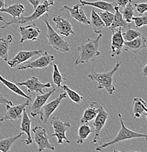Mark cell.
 <instances>
[{
    "mask_svg": "<svg viewBox=\"0 0 147 152\" xmlns=\"http://www.w3.org/2000/svg\"><path fill=\"white\" fill-rule=\"evenodd\" d=\"M89 107L86 108L83 112V115L80 120V124H87L94 119L99 111V108L100 104L94 101H90L88 102Z\"/></svg>",
    "mask_w": 147,
    "mask_h": 152,
    "instance_id": "obj_22",
    "label": "cell"
},
{
    "mask_svg": "<svg viewBox=\"0 0 147 152\" xmlns=\"http://www.w3.org/2000/svg\"><path fill=\"white\" fill-rule=\"evenodd\" d=\"M93 132V129L90 127L87 124H81L78 129V137H77V143L82 144L88 137L91 133Z\"/></svg>",
    "mask_w": 147,
    "mask_h": 152,
    "instance_id": "obj_30",
    "label": "cell"
},
{
    "mask_svg": "<svg viewBox=\"0 0 147 152\" xmlns=\"http://www.w3.org/2000/svg\"><path fill=\"white\" fill-rule=\"evenodd\" d=\"M27 1L29 4H31V6H32L34 10H35L36 7H37V6L40 4L41 0H27Z\"/></svg>",
    "mask_w": 147,
    "mask_h": 152,
    "instance_id": "obj_40",
    "label": "cell"
},
{
    "mask_svg": "<svg viewBox=\"0 0 147 152\" xmlns=\"http://www.w3.org/2000/svg\"><path fill=\"white\" fill-rule=\"evenodd\" d=\"M12 41V36L11 34H8L6 39L0 40V58L4 61H7L8 58L9 50Z\"/></svg>",
    "mask_w": 147,
    "mask_h": 152,
    "instance_id": "obj_28",
    "label": "cell"
},
{
    "mask_svg": "<svg viewBox=\"0 0 147 152\" xmlns=\"http://www.w3.org/2000/svg\"><path fill=\"white\" fill-rule=\"evenodd\" d=\"M121 29L122 28L121 27H118L112 31L113 35L111 37V43H110V50H111L110 56L111 57L118 56L121 54V50H122L124 40L122 37Z\"/></svg>",
    "mask_w": 147,
    "mask_h": 152,
    "instance_id": "obj_14",
    "label": "cell"
},
{
    "mask_svg": "<svg viewBox=\"0 0 147 152\" xmlns=\"http://www.w3.org/2000/svg\"><path fill=\"white\" fill-rule=\"evenodd\" d=\"M98 15L102 19V22L105 24V26L109 28L111 25L112 21H113V17H114V13L109 11H104V12H97Z\"/></svg>",
    "mask_w": 147,
    "mask_h": 152,
    "instance_id": "obj_34",
    "label": "cell"
},
{
    "mask_svg": "<svg viewBox=\"0 0 147 152\" xmlns=\"http://www.w3.org/2000/svg\"><path fill=\"white\" fill-rule=\"evenodd\" d=\"M132 5H133L134 8L136 9V10L140 14V15L146 13V12L147 10L146 2L137 3V2H135V1H132Z\"/></svg>",
    "mask_w": 147,
    "mask_h": 152,
    "instance_id": "obj_37",
    "label": "cell"
},
{
    "mask_svg": "<svg viewBox=\"0 0 147 152\" xmlns=\"http://www.w3.org/2000/svg\"><path fill=\"white\" fill-rule=\"evenodd\" d=\"M52 20L55 23L56 27L61 35L64 36V37H69L71 34L75 35L71 23L67 19L64 18L62 15H56L53 17Z\"/></svg>",
    "mask_w": 147,
    "mask_h": 152,
    "instance_id": "obj_18",
    "label": "cell"
},
{
    "mask_svg": "<svg viewBox=\"0 0 147 152\" xmlns=\"http://www.w3.org/2000/svg\"><path fill=\"white\" fill-rule=\"evenodd\" d=\"M50 6L48 5L45 2H43L42 4H39L35 10H34V12L29 15V16H20L19 18H12L10 21H6L2 17H0V20H2L4 23V26H1V28H4L7 26H10L12 24H22V23H29V22H34V20H38L42 16L43 14L48 13V12H50Z\"/></svg>",
    "mask_w": 147,
    "mask_h": 152,
    "instance_id": "obj_5",
    "label": "cell"
},
{
    "mask_svg": "<svg viewBox=\"0 0 147 152\" xmlns=\"http://www.w3.org/2000/svg\"><path fill=\"white\" fill-rule=\"evenodd\" d=\"M55 59L54 56L50 55L48 51H45L39 58L31 61H25L24 64L18 66V70H24L27 69H45L52 64V61Z\"/></svg>",
    "mask_w": 147,
    "mask_h": 152,
    "instance_id": "obj_7",
    "label": "cell"
},
{
    "mask_svg": "<svg viewBox=\"0 0 147 152\" xmlns=\"http://www.w3.org/2000/svg\"><path fill=\"white\" fill-rule=\"evenodd\" d=\"M18 31L20 34V43H23L24 41L26 40H37L41 32L40 29L37 28L34 23H32L31 25L20 26L18 28Z\"/></svg>",
    "mask_w": 147,
    "mask_h": 152,
    "instance_id": "obj_15",
    "label": "cell"
},
{
    "mask_svg": "<svg viewBox=\"0 0 147 152\" xmlns=\"http://www.w3.org/2000/svg\"><path fill=\"white\" fill-rule=\"evenodd\" d=\"M132 20V21H134L135 26L137 28L141 27L143 26H146L147 24V16L145 13L142 14L140 16H133Z\"/></svg>",
    "mask_w": 147,
    "mask_h": 152,
    "instance_id": "obj_36",
    "label": "cell"
},
{
    "mask_svg": "<svg viewBox=\"0 0 147 152\" xmlns=\"http://www.w3.org/2000/svg\"><path fill=\"white\" fill-rule=\"evenodd\" d=\"M91 20H90V26H91L96 34H100L105 27V24L102 22V19L98 15L97 12L94 9L91 11Z\"/></svg>",
    "mask_w": 147,
    "mask_h": 152,
    "instance_id": "obj_26",
    "label": "cell"
},
{
    "mask_svg": "<svg viewBox=\"0 0 147 152\" xmlns=\"http://www.w3.org/2000/svg\"><path fill=\"white\" fill-rule=\"evenodd\" d=\"M18 86H25L27 88L28 92H36L39 93V94H43V88H48L52 87V84L50 83H42L39 81V80L37 77H29L25 81L18 82Z\"/></svg>",
    "mask_w": 147,
    "mask_h": 152,
    "instance_id": "obj_12",
    "label": "cell"
},
{
    "mask_svg": "<svg viewBox=\"0 0 147 152\" xmlns=\"http://www.w3.org/2000/svg\"><path fill=\"white\" fill-rule=\"evenodd\" d=\"M60 10H66L71 18L76 20L79 23L90 26V20L88 19L83 10L80 8V4H75L72 7H69L68 6L64 5L63 6L62 8L60 9Z\"/></svg>",
    "mask_w": 147,
    "mask_h": 152,
    "instance_id": "obj_17",
    "label": "cell"
},
{
    "mask_svg": "<svg viewBox=\"0 0 147 152\" xmlns=\"http://www.w3.org/2000/svg\"><path fill=\"white\" fill-rule=\"evenodd\" d=\"M32 131L34 134V139L39 152L44 151L45 149L54 151V146L49 142L48 134H47L45 129L40 126H34Z\"/></svg>",
    "mask_w": 147,
    "mask_h": 152,
    "instance_id": "obj_9",
    "label": "cell"
},
{
    "mask_svg": "<svg viewBox=\"0 0 147 152\" xmlns=\"http://www.w3.org/2000/svg\"><path fill=\"white\" fill-rule=\"evenodd\" d=\"M5 1L6 0H0V10L5 6Z\"/></svg>",
    "mask_w": 147,
    "mask_h": 152,
    "instance_id": "obj_43",
    "label": "cell"
},
{
    "mask_svg": "<svg viewBox=\"0 0 147 152\" xmlns=\"http://www.w3.org/2000/svg\"><path fill=\"white\" fill-rule=\"evenodd\" d=\"M41 20L45 23L47 27L46 37L48 39V42L53 49L58 51L67 53L69 51V45L67 41L64 40L59 34H58L53 27L50 25L48 21V13H45L39 18Z\"/></svg>",
    "mask_w": 147,
    "mask_h": 152,
    "instance_id": "obj_3",
    "label": "cell"
},
{
    "mask_svg": "<svg viewBox=\"0 0 147 152\" xmlns=\"http://www.w3.org/2000/svg\"><path fill=\"white\" fill-rule=\"evenodd\" d=\"M118 117L119 118L120 123H121V128H120L118 134H116L115 138L113 140H111V141L105 142V143L96 147V151H102L103 148L110 146V145H113V144L117 143V142L121 141H124V140H129V139L139 138V137H143L145 139L146 138L147 135L145 133L137 132L128 129L127 126L124 125V121H123L122 119V115H121V113H118Z\"/></svg>",
    "mask_w": 147,
    "mask_h": 152,
    "instance_id": "obj_4",
    "label": "cell"
},
{
    "mask_svg": "<svg viewBox=\"0 0 147 152\" xmlns=\"http://www.w3.org/2000/svg\"><path fill=\"white\" fill-rule=\"evenodd\" d=\"M119 8L117 6L114 5V10H115V13L114 17H113V21H112L111 25L109 27L110 31H112L115 29V28L118 27H121V28H124V29H127V28H131V23H127V21L124 20L122 15H121V12H119Z\"/></svg>",
    "mask_w": 147,
    "mask_h": 152,
    "instance_id": "obj_23",
    "label": "cell"
},
{
    "mask_svg": "<svg viewBox=\"0 0 147 152\" xmlns=\"http://www.w3.org/2000/svg\"><path fill=\"white\" fill-rule=\"evenodd\" d=\"M129 1V0H115V1L113 2L115 6H117L119 7H124V6H126V4H127Z\"/></svg>",
    "mask_w": 147,
    "mask_h": 152,
    "instance_id": "obj_39",
    "label": "cell"
},
{
    "mask_svg": "<svg viewBox=\"0 0 147 152\" xmlns=\"http://www.w3.org/2000/svg\"><path fill=\"white\" fill-rule=\"evenodd\" d=\"M3 39V38H0V40H2Z\"/></svg>",
    "mask_w": 147,
    "mask_h": 152,
    "instance_id": "obj_44",
    "label": "cell"
},
{
    "mask_svg": "<svg viewBox=\"0 0 147 152\" xmlns=\"http://www.w3.org/2000/svg\"><path fill=\"white\" fill-rule=\"evenodd\" d=\"M79 4L80 7L82 6H92V7H97L102 10L109 11V12H114V4L109 1H104V0H97L94 1H88L86 0H79Z\"/></svg>",
    "mask_w": 147,
    "mask_h": 152,
    "instance_id": "obj_21",
    "label": "cell"
},
{
    "mask_svg": "<svg viewBox=\"0 0 147 152\" xmlns=\"http://www.w3.org/2000/svg\"><path fill=\"white\" fill-rule=\"evenodd\" d=\"M66 97H67L66 93H61L56 99L50 101L48 103L44 104L42 107V108L40 109V112L39 113L41 121L44 124H47L49 117L57 109V107H59V105L61 102L62 99H65Z\"/></svg>",
    "mask_w": 147,
    "mask_h": 152,
    "instance_id": "obj_11",
    "label": "cell"
},
{
    "mask_svg": "<svg viewBox=\"0 0 147 152\" xmlns=\"http://www.w3.org/2000/svg\"><path fill=\"white\" fill-rule=\"evenodd\" d=\"M140 35H142L141 33L132 28H127L124 33H122V37L124 41H131Z\"/></svg>",
    "mask_w": 147,
    "mask_h": 152,
    "instance_id": "obj_35",
    "label": "cell"
},
{
    "mask_svg": "<svg viewBox=\"0 0 147 152\" xmlns=\"http://www.w3.org/2000/svg\"><path fill=\"white\" fill-rule=\"evenodd\" d=\"M56 88L50 90L48 92L43 93V94H37L36 97L34 101H31V104L30 109H31V115L32 117H36L37 115H39L40 112V109L42 108V106L46 103L47 101L51 96L52 94L55 92Z\"/></svg>",
    "mask_w": 147,
    "mask_h": 152,
    "instance_id": "obj_16",
    "label": "cell"
},
{
    "mask_svg": "<svg viewBox=\"0 0 147 152\" xmlns=\"http://www.w3.org/2000/svg\"><path fill=\"white\" fill-rule=\"evenodd\" d=\"M31 102V99H28L26 102L23 103L17 104V105H10V104H6V113L4 114L1 117H0V121H16L21 118L23 111L26 106L29 105L30 102Z\"/></svg>",
    "mask_w": 147,
    "mask_h": 152,
    "instance_id": "obj_8",
    "label": "cell"
},
{
    "mask_svg": "<svg viewBox=\"0 0 147 152\" xmlns=\"http://www.w3.org/2000/svg\"><path fill=\"white\" fill-rule=\"evenodd\" d=\"M123 47L126 51L131 52L133 54L137 55L142 49L146 48V37L140 35L131 41H124Z\"/></svg>",
    "mask_w": 147,
    "mask_h": 152,
    "instance_id": "obj_19",
    "label": "cell"
},
{
    "mask_svg": "<svg viewBox=\"0 0 147 152\" xmlns=\"http://www.w3.org/2000/svg\"><path fill=\"white\" fill-rule=\"evenodd\" d=\"M42 50H20L16 53L13 58L8 60L7 64L10 66L11 68H14L15 66H18L21 63L25 62L29 58L32 57L37 56V55L42 54Z\"/></svg>",
    "mask_w": 147,
    "mask_h": 152,
    "instance_id": "obj_13",
    "label": "cell"
},
{
    "mask_svg": "<svg viewBox=\"0 0 147 152\" xmlns=\"http://www.w3.org/2000/svg\"><path fill=\"white\" fill-rule=\"evenodd\" d=\"M61 87L64 89V91H65L66 94L69 96V99H70L72 102H74L75 103H77V104L80 103V102H81L82 99H83V96H80V95L78 93H77L76 91H73V90L71 89L70 88H69L68 86L63 85L61 86Z\"/></svg>",
    "mask_w": 147,
    "mask_h": 152,
    "instance_id": "obj_33",
    "label": "cell"
},
{
    "mask_svg": "<svg viewBox=\"0 0 147 152\" xmlns=\"http://www.w3.org/2000/svg\"><path fill=\"white\" fill-rule=\"evenodd\" d=\"M108 118V113L102 106H99V111L94 118V121L93 122V126H94V129H93V132H94V137H93L92 140H91V143L92 144H97L99 141V134L103 126H105V123H106L107 119Z\"/></svg>",
    "mask_w": 147,
    "mask_h": 152,
    "instance_id": "obj_10",
    "label": "cell"
},
{
    "mask_svg": "<svg viewBox=\"0 0 147 152\" xmlns=\"http://www.w3.org/2000/svg\"><path fill=\"white\" fill-rule=\"evenodd\" d=\"M121 63V61H118L116 65L113 66V69L107 72L98 73L94 71V68H92L91 73L88 75V77L91 80L97 82L98 89L104 88L106 90L108 94L111 95L115 91V87L113 86V82H114L115 79L113 75H114L115 72L118 70Z\"/></svg>",
    "mask_w": 147,
    "mask_h": 152,
    "instance_id": "obj_2",
    "label": "cell"
},
{
    "mask_svg": "<svg viewBox=\"0 0 147 152\" xmlns=\"http://www.w3.org/2000/svg\"><path fill=\"white\" fill-rule=\"evenodd\" d=\"M53 83L57 86V88H61V83H62L64 80H67V78L64 75L61 74V72H60L59 70V68H58L57 66V64H53Z\"/></svg>",
    "mask_w": 147,
    "mask_h": 152,
    "instance_id": "obj_32",
    "label": "cell"
},
{
    "mask_svg": "<svg viewBox=\"0 0 147 152\" xmlns=\"http://www.w3.org/2000/svg\"><path fill=\"white\" fill-rule=\"evenodd\" d=\"M132 110L135 118H140L142 115L147 116L146 103L141 98L135 97L132 99Z\"/></svg>",
    "mask_w": 147,
    "mask_h": 152,
    "instance_id": "obj_24",
    "label": "cell"
},
{
    "mask_svg": "<svg viewBox=\"0 0 147 152\" xmlns=\"http://www.w3.org/2000/svg\"><path fill=\"white\" fill-rule=\"evenodd\" d=\"M23 134V132H20L17 135L13 136V137H5L0 140V151L2 152H8L10 151L11 147L12 146L13 143L20 138Z\"/></svg>",
    "mask_w": 147,
    "mask_h": 152,
    "instance_id": "obj_29",
    "label": "cell"
},
{
    "mask_svg": "<svg viewBox=\"0 0 147 152\" xmlns=\"http://www.w3.org/2000/svg\"><path fill=\"white\" fill-rule=\"evenodd\" d=\"M0 82H1L3 85L5 86L7 88H9L11 91H12V92L15 93V94H16L17 95L23 96V97L26 98V99H31V96L25 94V93L20 89L19 87H18V85L15 84V83H13L12 82L7 80V79H5L4 77H3L1 75H0Z\"/></svg>",
    "mask_w": 147,
    "mask_h": 152,
    "instance_id": "obj_27",
    "label": "cell"
},
{
    "mask_svg": "<svg viewBox=\"0 0 147 152\" xmlns=\"http://www.w3.org/2000/svg\"><path fill=\"white\" fill-rule=\"evenodd\" d=\"M50 124L53 129V134L48 136L49 137H56L59 144L63 143L64 140L69 143L70 141L66 136V132L70 128V123L69 121H62L58 117H53L50 119Z\"/></svg>",
    "mask_w": 147,
    "mask_h": 152,
    "instance_id": "obj_6",
    "label": "cell"
},
{
    "mask_svg": "<svg viewBox=\"0 0 147 152\" xmlns=\"http://www.w3.org/2000/svg\"><path fill=\"white\" fill-rule=\"evenodd\" d=\"M25 7L23 4L21 3H15L13 4L8 6V7H4L3 8L0 10L1 12H6V13L9 14L12 18H19L21 16L22 13L24 12Z\"/></svg>",
    "mask_w": 147,
    "mask_h": 152,
    "instance_id": "obj_25",
    "label": "cell"
},
{
    "mask_svg": "<svg viewBox=\"0 0 147 152\" xmlns=\"http://www.w3.org/2000/svg\"><path fill=\"white\" fill-rule=\"evenodd\" d=\"M134 10L135 8L132 5V0H129V2L124 7L122 12H121L124 20L127 21V23H132V17L134 16Z\"/></svg>",
    "mask_w": 147,
    "mask_h": 152,
    "instance_id": "obj_31",
    "label": "cell"
},
{
    "mask_svg": "<svg viewBox=\"0 0 147 152\" xmlns=\"http://www.w3.org/2000/svg\"><path fill=\"white\" fill-rule=\"evenodd\" d=\"M31 121L29 118V115H28L27 113H26V108L23 110V114L21 116V124H20V129L22 132L25 133L26 134V139L24 140H22V142H25L26 145H29V144L32 143L33 138L31 135L30 133V130H31Z\"/></svg>",
    "mask_w": 147,
    "mask_h": 152,
    "instance_id": "obj_20",
    "label": "cell"
},
{
    "mask_svg": "<svg viewBox=\"0 0 147 152\" xmlns=\"http://www.w3.org/2000/svg\"><path fill=\"white\" fill-rule=\"evenodd\" d=\"M44 2H45L48 5L51 7V6L53 5V4H54V0H45Z\"/></svg>",
    "mask_w": 147,
    "mask_h": 152,
    "instance_id": "obj_42",
    "label": "cell"
},
{
    "mask_svg": "<svg viewBox=\"0 0 147 152\" xmlns=\"http://www.w3.org/2000/svg\"><path fill=\"white\" fill-rule=\"evenodd\" d=\"M137 63H138L139 66H140V67L143 69V70H142V72H143V75L145 76V77H146L147 76V64H144V65H141V64H140V62H139V61H137Z\"/></svg>",
    "mask_w": 147,
    "mask_h": 152,
    "instance_id": "obj_41",
    "label": "cell"
},
{
    "mask_svg": "<svg viewBox=\"0 0 147 152\" xmlns=\"http://www.w3.org/2000/svg\"><path fill=\"white\" fill-rule=\"evenodd\" d=\"M102 37V33L98 34L94 38H88L85 39L77 47L79 54L77 59L75 60V64H86L90 61H93L96 57L100 55L99 50V39Z\"/></svg>",
    "mask_w": 147,
    "mask_h": 152,
    "instance_id": "obj_1",
    "label": "cell"
},
{
    "mask_svg": "<svg viewBox=\"0 0 147 152\" xmlns=\"http://www.w3.org/2000/svg\"><path fill=\"white\" fill-rule=\"evenodd\" d=\"M0 104H4V105H6V104L12 105V101L9 100V99L6 97L5 95L0 93Z\"/></svg>",
    "mask_w": 147,
    "mask_h": 152,
    "instance_id": "obj_38",
    "label": "cell"
}]
</instances>
